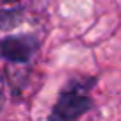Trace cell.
I'll return each instance as SVG.
<instances>
[{
    "label": "cell",
    "instance_id": "6da1fadb",
    "mask_svg": "<svg viewBox=\"0 0 121 121\" xmlns=\"http://www.w3.org/2000/svg\"><path fill=\"white\" fill-rule=\"evenodd\" d=\"M98 84L95 75H75L60 87L57 100L50 110L46 121H78L87 114L95 102L91 98V91Z\"/></svg>",
    "mask_w": 121,
    "mask_h": 121
},
{
    "label": "cell",
    "instance_id": "5b68a950",
    "mask_svg": "<svg viewBox=\"0 0 121 121\" xmlns=\"http://www.w3.org/2000/svg\"><path fill=\"white\" fill-rule=\"evenodd\" d=\"M2 2H5V4H13V2H18V0H2Z\"/></svg>",
    "mask_w": 121,
    "mask_h": 121
},
{
    "label": "cell",
    "instance_id": "7a4b0ae2",
    "mask_svg": "<svg viewBox=\"0 0 121 121\" xmlns=\"http://www.w3.org/2000/svg\"><path fill=\"white\" fill-rule=\"evenodd\" d=\"M39 50V39L34 34L5 36L0 39V57L13 64H29Z\"/></svg>",
    "mask_w": 121,
    "mask_h": 121
},
{
    "label": "cell",
    "instance_id": "3957f363",
    "mask_svg": "<svg viewBox=\"0 0 121 121\" xmlns=\"http://www.w3.org/2000/svg\"><path fill=\"white\" fill-rule=\"evenodd\" d=\"M23 20L22 9H0V30H11Z\"/></svg>",
    "mask_w": 121,
    "mask_h": 121
},
{
    "label": "cell",
    "instance_id": "277c9868",
    "mask_svg": "<svg viewBox=\"0 0 121 121\" xmlns=\"http://www.w3.org/2000/svg\"><path fill=\"white\" fill-rule=\"evenodd\" d=\"M4 105H5V82H4L2 73H0V112H2Z\"/></svg>",
    "mask_w": 121,
    "mask_h": 121
}]
</instances>
